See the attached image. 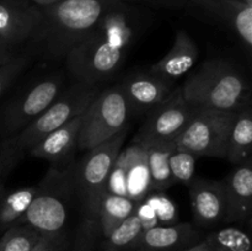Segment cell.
Masks as SVG:
<instances>
[{"instance_id": "1", "label": "cell", "mask_w": 252, "mask_h": 251, "mask_svg": "<svg viewBox=\"0 0 252 251\" xmlns=\"http://www.w3.org/2000/svg\"><path fill=\"white\" fill-rule=\"evenodd\" d=\"M148 21V14L138 5L113 0L95 29L65 57V71L74 81L90 86L111 80L125 65Z\"/></svg>"}, {"instance_id": "2", "label": "cell", "mask_w": 252, "mask_h": 251, "mask_svg": "<svg viewBox=\"0 0 252 251\" xmlns=\"http://www.w3.org/2000/svg\"><path fill=\"white\" fill-rule=\"evenodd\" d=\"M113 0H59L41 9L24 53L43 64L65 59L95 29Z\"/></svg>"}, {"instance_id": "3", "label": "cell", "mask_w": 252, "mask_h": 251, "mask_svg": "<svg viewBox=\"0 0 252 251\" xmlns=\"http://www.w3.org/2000/svg\"><path fill=\"white\" fill-rule=\"evenodd\" d=\"M130 126L75 160L73 171L74 206L79 214L75 250L89 251L100 235L101 201L106 192L108 172L123 148Z\"/></svg>"}, {"instance_id": "4", "label": "cell", "mask_w": 252, "mask_h": 251, "mask_svg": "<svg viewBox=\"0 0 252 251\" xmlns=\"http://www.w3.org/2000/svg\"><path fill=\"white\" fill-rule=\"evenodd\" d=\"M100 90L101 86H90L73 80L70 85L64 86L58 97L21 132L0 140V160L5 175L9 176L30 149L49 133L81 115Z\"/></svg>"}, {"instance_id": "5", "label": "cell", "mask_w": 252, "mask_h": 251, "mask_svg": "<svg viewBox=\"0 0 252 251\" xmlns=\"http://www.w3.org/2000/svg\"><path fill=\"white\" fill-rule=\"evenodd\" d=\"M181 91L193 107L238 112L251 105L248 76L234 62L225 58L203 62L185 80Z\"/></svg>"}, {"instance_id": "6", "label": "cell", "mask_w": 252, "mask_h": 251, "mask_svg": "<svg viewBox=\"0 0 252 251\" xmlns=\"http://www.w3.org/2000/svg\"><path fill=\"white\" fill-rule=\"evenodd\" d=\"M64 86L62 69L36 73L22 81L0 107V140L21 132L58 97Z\"/></svg>"}, {"instance_id": "7", "label": "cell", "mask_w": 252, "mask_h": 251, "mask_svg": "<svg viewBox=\"0 0 252 251\" xmlns=\"http://www.w3.org/2000/svg\"><path fill=\"white\" fill-rule=\"evenodd\" d=\"M74 164L66 169L49 166L36 185L33 199L17 224H27L42 235L64 233L74 206Z\"/></svg>"}, {"instance_id": "8", "label": "cell", "mask_w": 252, "mask_h": 251, "mask_svg": "<svg viewBox=\"0 0 252 251\" xmlns=\"http://www.w3.org/2000/svg\"><path fill=\"white\" fill-rule=\"evenodd\" d=\"M130 112L120 85L101 89L83 112L78 150L97 147L128 127Z\"/></svg>"}, {"instance_id": "9", "label": "cell", "mask_w": 252, "mask_h": 251, "mask_svg": "<svg viewBox=\"0 0 252 251\" xmlns=\"http://www.w3.org/2000/svg\"><path fill=\"white\" fill-rule=\"evenodd\" d=\"M235 111L196 107L191 120L176 139L177 149L193 155L225 159L229 134L236 116Z\"/></svg>"}, {"instance_id": "10", "label": "cell", "mask_w": 252, "mask_h": 251, "mask_svg": "<svg viewBox=\"0 0 252 251\" xmlns=\"http://www.w3.org/2000/svg\"><path fill=\"white\" fill-rule=\"evenodd\" d=\"M194 108L185 100L181 86L145 113V120L132 142L147 148L158 143H175L193 115Z\"/></svg>"}, {"instance_id": "11", "label": "cell", "mask_w": 252, "mask_h": 251, "mask_svg": "<svg viewBox=\"0 0 252 251\" xmlns=\"http://www.w3.org/2000/svg\"><path fill=\"white\" fill-rule=\"evenodd\" d=\"M187 12L217 25L236 39L249 58L252 51V6L241 0H189Z\"/></svg>"}, {"instance_id": "12", "label": "cell", "mask_w": 252, "mask_h": 251, "mask_svg": "<svg viewBox=\"0 0 252 251\" xmlns=\"http://www.w3.org/2000/svg\"><path fill=\"white\" fill-rule=\"evenodd\" d=\"M127 101L130 117L145 115L154 106L164 101L175 90V81L165 79L150 70L130 73L118 81Z\"/></svg>"}, {"instance_id": "13", "label": "cell", "mask_w": 252, "mask_h": 251, "mask_svg": "<svg viewBox=\"0 0 252 251\" xmlns=\"http://www.w3.org/2000/svg\"><path fill=\"white\" fill-rule=\"evenodd\" d=\"M187 187L196 226L211 229L225 224L226 199L223 180L194 176Z\"/></svg>"}, {"instance_id": "14", "label": "cell", "mask_w": 252, "mask_h": 251, "mask_svg": "<svg viewBox=\"0 0 252 251\" xmlns=\"http://www.w3.org/2000/svg\"><path fill=\"white\" fill-rule=\"evenodd\" d=\"M41 16L30 0H0V39L24 52Z\"/></svg>"}, {"instance_id": "15", "label": "cell", "mask_w": 252, "mask_h": 251, "mask_svg": "<svg viewBox=\"0 0 252 251\" xmlns=\"http://www.w3.org/2000/svg\"><path fill=\"white\" fill-rule=\"evenodd\" d=\"M81 122L83 113L49 133L32 149H30L27 155L46 160L52 167L57 169H66L71 166L76 160L75 155L78 152V138Z\"/></svg>"}, {"instance_id": "16", "label": "cell", "mask_w": 252, "mask_h": 251, "mask_svg": "<svg viewBox=\"0 0 252 251\" xmlns=\"http://www.w3.org/2000/svg\"><path fill=\"white\" fill-rule=\"evenodd\" d=\"M225 188V224L250 223L252 212V159L234 165L223 180Z\"/></svg>"}, {"instance_id": "17", "label": "cell", "mask_w": 252, "mask_h": 251, "mask_svg": "<svg viewBox=\"0 0 252 251\" xmlns=\"http://www.w3.org/2000/svg\"><path fill=\"white\" fill-rule=\"evenodd\" d=\"M204 235L191 223L157 225L143 230L133 250L135 251H182L196 245Z\"/></svg>"}, {"instance_id": "18", "label": "cell", "mask_w": 252, "mask_h": 251, "mask_svg": "<svg viewBox=\"0 0 252 251\" xmlns=\"http://www.w3.org/2000/svg\"><path fill=\"white\" fill-rule=\"evenodd\" d=\"M198 56V47L194 39L186 30L180 29L175 34L171 49L160 61L152 64L148 70L165 79L176 81L193 68Z\"/></svg>"}, {"instance_id": "19", "label": "cell", "mask_w": 252, "mask_h": 251, "mask_svg": "<svg viewBox=\"0 0 252 251\" xmlns=\"http://www.w3.org/2000/svg\"><path fill=\"white\" fill-rule=\"evenodd\" d=\"M126 149L128 154L126 193L128 198L132 199L134 203H138L152 191L147 162V149L134 143L128 144Z\"/></svg>"}, {"instance_id": "20", "label": "cell", "mask_w": 252, "mask_h": 251, "mask_svg": "<svg viewBox=\"0 0 252 251\" xmlns=\"http://www.w3.org/2000/svg\"><path fill=\"white\" fill-rule=\"evenodd\" d=\"M252 149V108L251 105L238 111L229 134L225 159L236 165L251 157Z\"/></svg>"}, {"instance_id": "21", "label": "cell", "mask_w": 252, "mask_h": 251, "mask_svg": "<svg viewBox=\"0 0 252 251\" xmlns=\"http://www.w3.org/2000/svg\"><path fill=\"white\" fill-rule=\"evenodd\" d=\"M36 193V185L9 191L6 187L0 188V231L16 225L26 213Z\"/></svg>"}, {"instance_id": "22", "label": "cell", "mask_w": 252, "mask_h": 251, "mask_svg": "<svg viewBox=\"0 0 252 251\" xmlns=\"http://www.w3.org/2000/svg\"><path fill=\"white\" fill-rule=\"evenodd\" d=\"M147 149V162L149 170L152 191L164 192L175 184L169 166L170 154L176 149L175 143H158Z\"/></svg>"}, {"instance_id": "23", "label": "cell", "mask_w": 252, "mask_h": 251, "mask_svg": "<svg viewBox=\"0 0 252 251\" xmlns=\"http://www.w3.org/2000/svg\"><path fill=\"white\" fill-rule=\"evenodd\" d=\"M135 203L125 196H117L105 192L101 201L100 217V235L106 239L116 226L120 225L125 219L134 213Z\"/></svg>"}, {"instance_id": "24", "label": "cell", "mask_w": 252, "mask_h": 251, "mask_svg": "<svg viewBox=\"0 0 252 251\" xmlns=\"http://www.w3.org/2000/svg\"><path fill=\"white\" fill-rule=\"evenodd\" d=\"M212 251H251V239L246 231L226 226L211 231L202 239Z\"/></svg>"}, {"instance_id": "25", "label": "cell", "mask_w": 252, "mask_h": 251, "mask_svg": "<svg viewBox=\"0 0 252 251\" xmlns=\"http://www.w3.org/2000/svg\"><path fill=\"white\" fill-rule=\"evenodd\" d=\"M143 233L142 224L134 213L128 217L112 233L103 239L102 251H125L133 250L140 234Z\"/></svg>"}, {"instance_id": "26", "label": "cell", "mask_w": 252, "mask_h": 251, "mask_svg": "<svg viewBox=\"0 0 252 251\" xmlns=\"http://www.w3.org/2000/svg\"><path fill=\"white\" fill-rule=\"evenodd\" d=\"M42 234L27 224H16L6 229L0 238V251H32Z\"/></svg>"}, {"instance_id": "27", "label": "cell", "mask_w": 252, "mask_h": 251, "mask_svg": "<svg viewBox=\"0 0 252 251\" xmlns=\"http://www.w3.org/2000/svg\"><path fill=\"white\" fill-rule=\"evenodd\" d=\"M196 159L197 157L192 153L177 148L170 154L169 166L175 184L189 186L196 176Z\"/></svg>"}, {"instance_id": "28", "label": "cell", "mask_w": 252, "mask_h": 251, "mask_svg": "<svg viewBox=\"0 0 252 251\" xmlns=\"http://www.w3.org/2000/svg\"><path fill=\"white\" fill-rule=\"evenodd\" d=\"M144 199L154 208L159 225H171L179 223V212L176 204L164 192L150 191Z\"/></svg>"}, {"instance_id": "29", "label": "cell", "mask_w": 252, "mask_h": 251, "mask_svg": "<svg viewBox=\"0 0 252 251\" xmlns=\"http://www.w3.org/2000/svg\"><path fill=\"white\" fill-rule=\"evenodd\" d=\"M33 59L26 53H21L10 63L0 66V97L10 90L15 81L32 65Z\"/></svg>"}, {"instance_id": "30", "label": "cell", "mask_w": 252, "mask_h": 251, "mask_svg": "<svg viewBox=\"0 0 252 251\" xmlns=\"http://www.w3.org/2000/svg\"><path fill=\"white\" fill-rule=\"evenodd\" d=\"M134 214L139 219L143 230H148V229L159 225V221H158L157 213H155L154 208L145 199H142L140 202L135 203Z\"/></svg>"}, {"instance_id": "31", "label": "cell", "mask_w": 252, "mask_h": 251, "mask_svg": "<svg viewBox=\"0 0 252 251\" xmlns=\"http://www.w3.org/2000/svg\"><path fill=\"white\" fill-rule=\"evenodd\" d=\"M68 241L65 233L56 235H42V239L32 251H65Z\"/></svg>"}, {"instance_id": "32", "label": "cell", "mask_w": 252, "mask_h": 251, "mask_svg": "<svg viewBox=\"0 0 252 251\" xmlns=\"http://www.w3.org/2000/svg\"><path fill=\"white\" fill-rule=\"evenodd\" d=\"M132 5H145L152 7H161V9H185L189 0H122Z\"/></svg>"}, {"instance_id": "33", "label": "cell", "mask_w": 252, "mask_h": 251, "mask_svg": "<svg viewBox=\"0 0 252 251\" xmlns=\"http://www.w3.org/2000/svg\"><path fill=\"white\" fill-rule=\"evenodd\" d=\"M21 53H24V52L9 46V44H6L5 42H2L1 39H0V66L5 65V64L14 61V59L16 58V57H19Z\"/></svg>"}, {"instance_id": "34", "label": "cell", "mask_w": 252, "mask_h": 251, "mask_svg": "<svg viewBox=\"0 0 252 251\" xmlns=\"http://www.w3.org/2000/svg\"><path fill=\"white\" fill-rule=\"evenodd\" d=\"M30 1L33 2V4L36 5L37 7H39V9H44V7H48L51 6V5L56 4L59 0H30Z\"/></svg>"}, {"instance_id": "35", "label": "cell", "mask_w": 252, "mask_h": 251, "mask_svg": "<svg viewBox=\"0 0 252 251\" xmlns=\"http://www.w3.org/2000/svg\"><path fill=\"white\" fill-rule=\"evenodd\" d=\"M182 251H212V250L203 243V241H199V243L196 244V245L191 246V248L189 249H185V250Z\"/></svg>"}, {"instance_id": "36", "label": "cell", "mask_w": 252, "mask_h": 251, "mask_svg": "<svg viewBox=\"0 0 252 251\" xmlns=\"http://www.w3.org/2000/svg\"><path fill=\"white\" fill-rule=\"evenodd\" d=\"M7 179V176L5 175V172L2 171V166H1V160H0V188L5 186V180Z\"/></svg>"}]
</instances>
